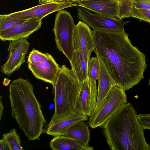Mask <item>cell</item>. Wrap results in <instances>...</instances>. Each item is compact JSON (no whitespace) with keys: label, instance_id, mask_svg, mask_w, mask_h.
I'll return each mask as SVG.
<instances>
[{"label":"cell","instance_id":"obj_7","mask_svg":"<svg viewBox=\"0 0 150 150\" xmlns=\"http://www.w3.org/2000/svg\"><path fill=\"white\" fill-rule=\"evenodd\" d=\"M28 67L36 78L54 85L60 66L53 56L33 49L29 54Z\"/></svg>","mask_w":150,"mask_h":150},{"label":"cell","instance_id":"obj_8","mask_svg":"<svg viewBox=\"0 0 150 150\" xmlns=\"http://www.w3.org/2000/svg\"><path fill=\"white\" fill-rule=\"evenodd\" d=\"M77 18L87 24L93 30H105L119 33L125 32L124 25L129 22L93 13L86 8H77Z\"/></svg>","mask_w":150,"mask_h":150},{"label":"cell","instance_id":"obj_3","mask_svg":"<svg viewBox=\"0 0 150 150\" xmlns=\"http://www.w3.org/2000/svg\"><path fill=\"white\" fill-rule=\"evenodd\" d=\"M103 127V134L112 150H150L144 129L130 103L120 108Z\"/></svg>","mask_w":150,"mask_h":150},{"label":"cell","instance_id":"obj_4","mask_svg":"<svg viewBox=\"0 0 150 150\" xmlns=\"http://www.w3.org/2000/svg\"><path fill=\"white\" fill-rule=\"evenodd\" d=\"M81 86L73 70L64 64L60 66L53 86L54 111L51 118L63 117L74 111Z\"/></svg>","mask_w":150,"mask_h":150},{"label":"cell","instance_id":"obj_23","mask_svg":"<svg viewBox=\"0 0 150 150\" xmlns=\"http://www.w3.org/2000/svg\"><path fill=\"white\" fill-rule=\"evenodd\" d=\"M131 16L150 23V10L138 8L132 5Z\"/></svg>","mask_w":150,"mask_h":150},{"label":"cell","instance_id":"obj_26","mask_svg":"<svg viewBox=\"0 0 150 150\" xmlns=\"http://www.w3.org/2000/svg\"><path fill=\"white\" fill-rule=\"evenodd\" d=\"M133 6L139 8L150 10V0H131Z\"/></svg>","mask_w":150,"mask_h":150},{"label":"cell","instance_id":"obj_15","mask_svg":"<svg viewBox=\"0 0 150 150\" xmlns=\"http://www.w3.org/2000/svg\"><path fill=\"white\" fill-rule=\"evenodd\" d=\"M88 116L72 111L62 117L51 118L44 128V132L53 136L59 131L81 121H86Z\"/></svg>","mask_w":150,"mask_h":150},{"label":"cell","instance_id":"obj_25","mask_svg":"<svg viewBox=\"0 0 150 150\" xmlns=\"http://www.w3.org/2000/svg\"><path fill=\"white\" fill-rule=\"evenodd\" d=\"M138 120L144 129H150V114H140L137 115Z\"/></svg>","mask_w":150,"mask_h":150},{"label":"cell","instance_id":"obj_22","mask_svg":"<svg viewBox=\"0 0 150 150\" xmlns=\"http://www.w3.org/2000/svg\"><path fill=\"white\" fill-rule=\"evenodd\" d=\"M26 20L11 18L8 14L0 15V31L23 22Z\"/></svg>","mask_w":150,"mask_h":150},{"label":"cell","instance_id":"obj_30","mask_svg":"<svg viewBox=\"0 0 150 150\" xmlns=\"http://www.w3.org/2000/svg\"><path fill=\"white\" fill-rule=\"evenodd\" d=\"M9 83L10 81L9 80L7 79H4L3 83L4 86H6L9 85Z\"/></svg>","mask_w":150,"mask_h":150},{"label":"cell","instance_id":"obj_9","mask_svg":"<svg viewBox=\"0 0 150 150\" xmlns=\"http://www.w3.org/2000/svg\"><path fill=\"white\" fill-rule=\"evenodd\" d=\"M27 38L11 41L9 44V54L5 63L1 67V72L10 76L25 62V57L28 51L30 43Z\"/></svg>","mask_w":150,"mask_h":150},{"label":"cell","instance_id":"obj_32","mask_svg":"<svg viewBox=\"0 0 150 150\" xmlns=\"http://www.w3.org/2000/svg\"><path fill=\"white\" fill-rule=\"evenodd\" d=\"M149 85H150V78L149 81Z\"/></svg>","mask_w":150,"mask_h":150},{"label":"cell","instance_id":"obj_20","mask_svg":"<svg viewBox=\"0 0 150 150\" xmlns=\"http://www.w3.org/2000/svg\"><path fill=\"white\" fill-rule=\"evenodd\" d=\"M3 138L6 143L10 150H23L21 145L20 137L15 128L11 129L8 133H4Z\"/></svg>","mask_w":150,"mask_h":150},{"label":"cell","instance_id":"obj_18","mask_svg":"<svg viewBox=\"0 0 150 150\" xmlns=\"http://www.w3.org/2000/svg\"><path fill=\"white\" fill-rule=\"evenodd\" d=\"M85 121H81L71 125L59 131L53 136L65 135L89 145L90 137V130Z\"/></svg>","mask_w":150,"mask_h":150},{"label":"cell","instance_id":"obj_12","mask_svg":"<svg viewBox=\"0 0 150 150\" xmlns=\"http://www.w3.org/2000/svg\"><path fill=\"white\" fill-rule=\"evenodd\" d=\"M73 42L74 50H80L88 62L95 49L93 31L83 21H79L75 25Z\"/></svg>","mask_w":150,"mask_h":150},{"label":"cell","instance_id":"obj_5","mask_svg":"<svg viewBox=\"0 0 150 150\" xmlns=\"http://www.w3.org/2000/svg\"><path fill=\"white\" fill-rule=\"evenodd\" d=\"M127 103L125 91L116 85H114L89 116L88 124L93 128L103 126L115 113Z\"/></svg>","mask_w":150,"mask_h":150},{"label":"cell","instance_id":"obj_11","mask_svg":"<svg viewBox=\"0 0 150 150\" xmlns=\"http://www.w3.org/2000/svg\"><path fill=\"white\" fill-rule=\"evenodd\" d=\"M97 95V86L91 84L88 77L81 84L74 111L89 117L95 109Z\"/></svg>","mask_w":150,"mask_h":150},{"label":"cell","instance_id":"obj_19","mask_svg":"<svg viewBox=\"0 0 150 150\" xmlns=\"http://www.w3.org/2000/svg\"><path fill=\"white\" fill-rule=\"evenodd\" d=\"M70 62L71 69L76 74L81 84L88 77V63L83 53L79 50H74Z\"/></svg>","mask_w":150,"mask_h":150},{"label":"cell","instance_id":"obj_13","mask_svg":"<svg viewBox=\"0 0 150 150\" xmlns=\"http://www.w3.org/2000/svg\"><path fill=\"white\" fill-rule=\"evenodd\" d=\"M42 20L38 18L26 20L23 23L0 31V39L2 41H11L28 38L41 28Z\"/></svg>","mask_w":150,"mask_h":150},{"label":"cell","instance_id":"obj_17","mask_svg":"<svg viewBox=\"0 0 150 150\" xmlns=\"http://www.w3.org/2000/svg\"><path fill=\"white\" fill-rule=\"evenodd\" d=\"M50 148L53 150H92L93 148L72 137L65 136H54L50 140Z\"/></svg>","mask_w":150,"mask_h":150},{"label":"cell","instance_id":"obj_16","mask_svg":"<svg viewBox=\"0 0 150 150\" xmlns=\"http://www.w3.org/2000/svg\"><path fill=\"white\" fill-rule=\"evenodd\" d=\"M95 52L98 57L99 64L98 95L95 109L106 96L112 87L115 84L103 61L97 53Z\"/></svg>","mask_w":150,"mask_h":150},{"label":"cell","instance_id":"obj_21","mask_svg":"<svg viewBox=\"0 0 150 150\" xmlns=\"http://www.w3.org/2000/svg\"><path fill=\"white\" fill-rule=\"evenodd\" d=\"M88 77L90 84L96 86V81L98 79L99 72V64L97 56L92 57L89 59L88 67Z\"/></svg>","mask_w":150,"mask_h":150},{"label":"cell","instance_id":"obj_6","mask_svg":"<svg viewBox=\"0 0 150 150\" xmlns=\"http://www.w3.org/2000/svg\"><path fill=\"white\" fill-rule=\"evenodd\" d=\"M75 25L70 13L64 10L58 11L53 30L58 50L71 61L74 51L73 36Z\"/></svg>","mask_w":150,"mask_h":150},{"label":"cell","instance_id":"obj_28","mask_svg":"<svg viewBox=\"0 0 150 150\" xmlns=\"http://www.w3.org/2000/svg\"><path fill=\"white\" fill-rule=\"evenodd\" d=\"M0 150H10L7 143L3 138L0 140Z\"/></svg>","mask_w":150,"mask_h":150},{"label":"cell","instance_id":"obj_29","mask_svg":"<svg viewBox=\"0 0 150 150\" xmlns=\"http://www.w3.org/2000/svg\"><path fill=\"white\" fill-rule=\"evenodd\" d=\"M2 97L1 96L0 97V120L1 121L3 115L4 108L3 107L1 101Z\"/></svg>","mask_w":150,"mask_h":150},{"label":"cell","instance_id":"obj_1","mask_svg":"<svg viewBox=\"0 0 150 150\" xmlns=\"http://www.w3.org/2000/svg\"><path fill=\"white\" fill-rule=\"evenodd\" d=\"M94 50L115 85L128 90L144 79L146 55L133 45L125 31L93 30Z\"/></svg>","mask_w":150,"mask_h":150},{"label":"cell","instance_id":"obj_27","mask_svg":"<svg viewBox=\"0 0 150 150\" xmlns=\"http://www.w3.org/2000/svg\"><path fill=\"white\" fill-rule=\"evenodd\" d=\"M81 0H38L40 4L51 2H71L78 3Z\"/></svg>","mask_w":150,"mask_h":150},{"label":"cell","instance_id":"obj_2","mask_svg":"<svg viewBox=\"0 0 150 150\" xmlns=\"http://www.w3.org/2000/svg\"><path fill=\"white\" fill-rule=\"evenodd\" d=\"M11 115L30 140L39 139L47 123L33 87L28 79L13 81L9 88Z\"/></svg>","mask_w":150,"mask_h":150},{"label":"cell","instance_id":"obj_14","mask_svg":"<svg viewBox=\"0 0 150 150\" xmlns=\"http://www.w3.org/2000/svg\"><path fill=\"white\" fill-rule=\"evenodd\" d=\"M78 6L98 14L121 20L120 17V7L117 0H81Z\"/></svg>","mask_w":150,"mask_h":150},{"label":"cell","instance_id":"obj_24","mask_svg":"<svg viewBox=\"0 0 150 150\" xmlns=\"http://www.w3.org/2000/svg\"><path fill=\"white\" fill-rule=\"evenodd\" d=\"M120 7V17L122 19L131 17V11L132 6L131 0L118 2Z\"/></svg>","mask_w":150,"mask_h":150},{"label":"cell","instance_id":"obj_31","mask_svg":"<svg viewBox=\"0 0 150 150\" xmlns=\"http://www.w3.org/2000/svg\"><path fill=\"white\" fill-rule=\"evenodd\" d=\"M118 2H122L125 1L129 0H117Z\"/></svg>","mask_w":150,"mask_h":150},{"label":"cell","instance_id":"obj_10","mask_svg":"<svg viewBox=\"0 0 150 150\" xmlns=\"http://www.w3.org/2000/svg\"><path fill=\"white\" fill-rule=\"evenodd\" d=\"M77 5L78 4L76 3L71 2L48 3L40 4L8 15L11 18L18 19L26 20L38 18L42 20L52 13Z\"/></svg>","mask_w":150,"mask_h":150}]
</instances>
